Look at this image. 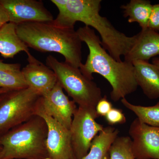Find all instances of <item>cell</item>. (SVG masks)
Here are the masks:
<instances>
[{"label":"cell","instance_id":"obj_1","mask_svg":"<svg viewBox=\"0 0 159 159\" xmlns=\"http://www.w3.org/2000/svg\"><path fill=\"white\" fill-rule=\"evenodd\" d=\"M58 9L54 24L65 28L74 29L77 21L92 27L99 33L101 45L118 61H122L135 41L136 35L126 36L117 30L106 17L99 13L101 0H51Z\"/></svg>","mask_w":159,"mask_h":159},{"label":"cell","instance_id":"obj_2","mask_svg":"<svg viewBox=\"0 0 159 159\" xmlns=\"http://www.w3.org/2000/svg\"><path fill=\"white\" fill-rule=\"evenodd\" d=\"M77 32L89 49L86 61L79 68L84 76L93 80V74H98L105 78L111 86V98L114 102L137 90L138 85L132 63L114 59L103 48L100 38L90 27H80Z\"/></svg>","mask_w":159,"mask_h":159},{"label":"cell","instance_id":"obj_3","mask_svg":"<svg viewBox=\"0 0 159 159\" xmlns=\"http://www.w3.org/2000/svg\"><path fill=\"white\" fill-rule=\"evenodd\" d=\"M51 22H32L16 25L17 35L28 48L41 52H56L66 63L80 68L82 64V42L74 29Z\"/></svg>","mask_w":159,"mask_h":159},{"label":"cell","instance_id":"obj_4","mask_svg":"<svg viewBox=\"0 0 159 159\" xmlns=\"http://www.w3.org/2000/svg\"><path fill=\"white\" fill-rule=\"evenodd\" d=\"M48 132L43 118L33 116L0 136V159H48Z\"/></svg>","mask_w":159,"mask_h":159},{"label":"cell","instance_id":"obj_5","mask_svg":"<svg viewBox=\"0 0 159 159\" xmlns=\"http://www.w3.org/2000/svg\"><path fill=\"white\" fill-rule=\"evenodd\" d=\"M46 62L55 73L57 82L78 107L96 110L102 97L101 89L96 83L84 76L79 68L60 62L52 55L47 57Z\"/></svg>","mask_w":159,"mask_h":159},{"label":"cell","instance_id":"obj_6","mask_svg":"<svg viewBox=\"0 0 159 159\" xmlns=\"http://www.w3.org/2000/svg\"><path fill=\"white\" fill-rule=\"evenodd\" d=\"M41 96L30 88L0 95V136L36 115Z\"/></svg>","mask_w":159,"mask_h":159},{"label":"cell","instance_id":"obj_7","mask_svg":"<svg viewBox=\"0 0 159 159\" xmlns=\"http://www.w3.org/2000/svg\"><path fill=\"white\" fill-rule=\"evenodd\" d=\"M96 110L78 107L73 117L70 130L74 159H82L89 151L95 137L103 129L96 121Z\"/></svg>","mask_w":159,"mask_h":159},{"label":"cell","instance_id":"obj_8","mask_svg":"<svg viewBox=\"0 0 159 159\" xmlns=\"http://www.w3.org/2000/svg\"><path fill=\"white\" fill-rule=\"evenodd\" d=\"M40 101V99L36 115L43 118L48 125V159H74L70 129L46 114L42 108Z\"/></svg>","mask_w":159,"mask_h":159},{"label":"cell","instance_id":"obj_9","mask_svg":"<svg viewBox=\"0 0 159 159\" xmlns=\"http://www.w3.org/2000/svg\"><path fill=\"white\" fill-rule=\"evenodd\" d=\"M129 134L137 159H159V128L147 125L138 118L131 123Z\"/></svg>","mask_w":159,"mask_h":159},{"label":"cell","instance_id":"obj_10","mask_svg":"<svg viewBox=\"0 0 159 159\" xmlns=\"http://www.w3.org/2000/svg\"><path fill=\"white\" fill-rule=\"evenodd\" d=\"M9 16V22L18 25L32 22H51L53 15L41 1L36 0H0Z\"/></svg>","mask_w":159,"mask_h":159},{"label":"cell","instance_id":"obj_11","mask_svg":"<svg viewBox=\"0 0 159 159\" xmlns=\"http://www.w3.org/2000/svg\"><path fill=\"white\" fill-rule=\"evenodd\" d=\"M40 101L42 108L46 114L70 129L77 106L64 93L59 83L57 82L48 93L41 97Z\"/></svg>","mask_w":159,"mask_h":159},{"label":"cell","instance_id":"obj_12","mask_svg":"<svg viewBox=\"0 0 159 159\" xmlns=\"http://www.w3.org/2000/svg\"><path fill=\"white\" fill-rule=\"evenodd\" d=\"M28 55V64L21 70L28 87L41 97L50 92L57 82L54 71L32 56Z\"/></svg>","mask_w":159,"mask_h":159},{"label":"cell","instance_id":"obj_13","mask_svg":"<svg viewBox=\"0 0 159 159\" xmlns=\"http://www.w3.org/2000/svg\"><path fill=\"white\" fill-rule=\"evenodd\" d=\"M135 35V41L124 56V61L130 62L137 60L148 61L159 55L158 32L148 28L142 29Z\"/></svg>","mask_w":159,"mask_h":159},{"label":"cell","instance_id":"obj_14","mask_svg":"<svg viewBox=\"0 0 159 159\" xmlns=\"http://www.w3.org/2000/svg\"><path fill=\"white\" fill-rule=\"evenodd\" d=\"M132 63L138 86L149 99H159V69L147 61L137 60Z\"/></svg>","mask_w":159,"mask_h":159},{"label":"cell","instance_id":"obj_15","mask_svg":"<svg viewBox=\"0 0 159 159\" xmlns=\"http://www.w3.org/2000/svg\"><path fill=\"white\" fill-rule=\"evenodd\" d=\"M16 25L9 22L0 29V54L6 58H12L20 52L29 54V48L17 35Z\"/></svg>","mask_w":159,"mask_h":159},{"label":"cell","instance_id":"obj_16","mask_svg":"<svg viewBox=\"0 0 159 159\" xmlns=\"http://www.w3.org/2000/svg\"><path fill=\"white\" fill-rule=\"evenodd\" d=\"M119 134L118 129L112 126L104 127L94 138L88 153L82 159H110V149Z\"/></svg>","mask_w":159,"mask_h":159},{"label":"cell","instance_id":"obj_17","mask_svg":"<svg viewBox=\"0 0 159 159\" xmlns=\"http://www.w3.org/2000/svg\"><path fill=\"white\" fill-rule=\"evenodd\" d=\"M152 6L148 0H131L120 8L123 10V16L128 17L129 23H138L144 29L148 28Z\"/></svg>","mask_w":159,"mask_h":159},{"label":"cell","instance_id":"obj_18","mask_svg":"<svg viewBox=\"0 0 159 159\" xmlns=\"http://www.w3.org/2000/svg\"><path fill=\"white\" fill-rule=\"evenodd\" d=\"M122 105L135 114L141 122L159 128V101L152 106H143L132 104L126 98L121 99Z\"/></svg>","mask_w":159,"mask_h":159},{"label":"cell","instance_id":"obj_19","mask_svg":"<svg viewBox=\"0 0 159 159\" xmlns=\"http://www.w3.org/2000/svg\"><path fill=\"white\" fill-rule=\"evenodd\" d=\"M110 159H137L134 155L130 137H117L110 149Z\"/></svg>","mask_w":159,"mask_h":159},{"label":"cell","instance_id":"obj_20","mask_svg":"<svg viewBox=\"0 0 159 159\" xmlns=\"http://www.w3.org/2000/svg\"><path fill=\"white\" fill-rule=\"evenodd\" d=\"M0 88L14 90L29 87L21 70H0Z\"/></svg>","mask_w":159,"mask_h":159},{"label":"cell","instance_id":"obj_21","mask_svg":"<svg viewBox=\"0 0 159 159\" xmlns=\"http://www.w3.org/2000/svg\"><path fill=\"white\" fill-rule=\"evenodd\" d=\"M110 125L122 124L126 122V118L122 110L113 107L105 117Z\"/></svg>","mask_w":159,"mask_h":159},{"label":"cell","instance_id":"obj_22","mask_svg":"<svg viewBox=\"0 0 159 159\" xmlns=\"http://www.w3.org/2000/svg\"><path fill=\"white\" fill-rule=\"evenodd\" d=\"M112 108V104L105 95L98 101L96 110L98 116L105 117Z\"/></svg>","mask_w":159,"mask_h":159},{"label":"cell","instance_id":"obj_23","mask_svg":"<svg viewBox=\"0 0 159 159\" xmlns=\"http://www.w3.org/2000/svg\"><path fill=\"white\" fill-rule=\"evenodd\" d=\"M148 28L159 33V4L152 6Z\"/></svg>","mask_w":159,"mask_h":159},{"label":"cell","instance_id":"obj_24","mask_svg":"<svg viewBox=\"0 0 159 159\" xmlns=\"http://www.w3.org/2000/svg\"><path fill=\"white\" fill-rule=\"evenodd\" d=\"M3 61V60L0 59V70H20L21 65L20 64L6 63Z\"/></svg>","mask_w":159,"mask_h":159},{"label":"cell","instance_id":"obj_25","mask_svg":"<svg viewBox=\"0 0 159 159\" xmlns=\"http://www.w3.org/2000/svg\"><path fill=\"white\" fill-rule=\"evenodd\" d=\"M9 22V19L8 13L4 7L0 4V29Z\"/></svg>","mask_w":159,"mask_h":159},{"label":"cell","instance_id":"obj_26","mask_svg":"<svg viewBox=\"0 0 159 159\" xmlns=\"http://www.w3.org/2000/svg\"><path fill=\"white\" fill-rule=\"evenodd\" d=\"M152 64L159 69V57H154L152 59Z\"/></svg>","mask_w":159,"mask_h":159},{"label":"cell","instance_id":"obj_27","mask_svg":"<svg viewBox=\"0 0 159 159\" xmlns=\"http://www.w3.org/2000/svg\"><path fill=\"white\" fill-rule=\"evenodd\" d=\"M9 90H10V89L5 88H0V95L3 93H6V92H8V91H9Z\"/></svg>","mask_w":159,"mask_h":159},{"label":"cell","instance_id":"obj_28","mask_svg":"<svg viewBox=\"0 0 159 159\" xmlns=\"http://www.w3.org/2000/svg\"><path fill=\"white\" fill-rule=\"evenodd\" d=\"M2 151V145H0V154H1Z\"/></svg>","mask_w":159,"mask_h":159}]
</instances>
